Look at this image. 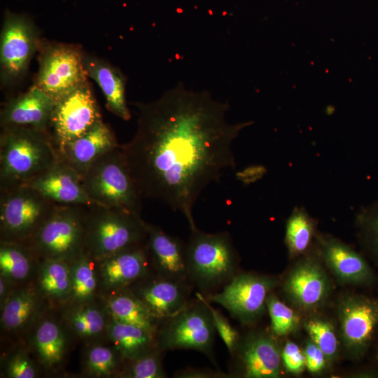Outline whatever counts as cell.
Segmentation results:
<instances>
[{
    "mask_svg": "<svg viewBox=\"0 0 378 378\" xmlns=\"http://www.w3.org/2000/svg\"><path fill=\"white\" fill-rule=\"evenodd\" d=\"M137 127L120 149L143 198L158 200L186 218L205 188L236 161L233 143L252 122L227 120L230 104L180 83L150 102H135Z\"/></svg>",
    "mask_w": 378,
    "mask_h": 378,
    "instance_id": "cell-1",
    "label": "cell"
},
{
    "mask_svg": "<svg viewBox=\"0 0 378 378\" xmlns=\"http://www.w3.org/2000/svg\"><path fill=\"white\" fill-rule=\"evenodd\" d=\"M60 159L49 131L1 128L0 190L26 184Z\"/></svg>",
    "mask_w": 378,
    "mask_h": 378,
    "instance_id": "cell-2",
    "label": "cell"
},
{
    "mask_svg": "<svg viewBox=\"0 0 378 378\" xmlns=\"http://www.w3.org/2000/svg\"><path fill=\"white\" fill-rule=\"evenodd\" d=\"M85 251L99 260L145 243L148 223L140 214L99 204L85 206Z\"/></svg>",
    "mask_w": 378,
    "mask_h": 378,
    "instance_id": "cell-3",
    "label": "cell"
},
{
    "mask_svg": "<svg viewBox=\"0 0 378 378\" xmlns=\"http://www.w3.org/2000/svg\"><path fill=\"white\" fill-rule=\"evenodd\" d=\"M186 257L188 280L203 293L223 287L237 274L238 257L227 232L191 231Z\"/></svg>",
    "mask_w": 378,
    "mask_h": 378,
    "instance_id": "cell-4",
    "label": "cell"
},
{
    "mask_svg": "<svg viewBox=\"0 0 378 378\" xmlns=\"http://www.w3.org/2000/svg\"><path fill=\"white\" fill-rule=\"evenodd\" d=\"M82 181L95 204L140 214L143 197L130 172L120 145L94 162Z\"/></svg>",
    "mask_w": 378,
    "mask_h": 378,
    "instance_id": "cell-5",
    "label": "cell"
},
{
    "mask_svg": "<svg viewBox=\"0 0 378 378\" xmlns=\"http://www.w3.org/2000/svg\"><path fill=\"white\" fill-rule=\"evenodd\" d=\"M85 206L57 204L29 246L41 260L71 262L85 251Z\"/></svg>",
    "mask_w": 378,
    "mask_h": 378,
    "instance_id": "cell-6",
    "label": "cell"
},
{
    "mask_svg": "<svg viewBox=\"0 0 378 378\" xmlns=\"http://www.w3.org/2000/svg\"><path fill=\"white\" fill-rule=\"evenodd\" d=\"M57 205L27 185L1 190V241L28 246Z\"/></svg>",
    "mask_w": 378,
    "mask_h": 378,
    "instance_id": "cell-7",
    "label": "cell"
},
{
    "mask_svg": "<svg viewBox=\"0 0 378 378\" xmlns=\"http://www.w3.org/2000/svg\"><path fill=\"white\" fill-rule=\"evenodd\" d=\"M215 332L207 306L197 298L161 323L155 334L156 347L162 352L192 349L212 358Z\"/></svg>",
    "mask_w": 378,
    "mask_h": 378,
    "instance_id": "cell-8",
    "label": "cell"
},
{
    "mask_svg": "<svg viewBox=\"0 0 378 378\" xmlns=\"http://www.w3.org/2000/svg\"><path fill=\"white\" fill-rule=\"evenodd\" d=\"M35 85L55 102L88 82L84 52L77 45L41 42Z\"/></svg>",
    "mask_w": 378,
    "mask_h": 378,
    "instance_id": "cell-9",
    "label": "cell"
},
{
    "mask_svg": "<svg viewBox=\"0 0 378 378\" xmlns=\"http://www.w3.org/2000/svg\"><path fill=\"white\" fill-rule=\"evenodd\" d=\"M41 42L37 27L29 18L5 11L0 35L1 87L13 85L24 76Z\"/></svg>",
    "mask_w": 378,
    "mask_h": 378,
    "instance_id": "cell-10",
    "label": "cell"
},
{
    "mask_svg": "<svg viewBox=\"0 0 378 378\" xmlns=\"http://www.w3.org/2000/svg\"><path fill=\"white\" fill-rule=\"evenodd\" d=\"M278 284L271 276L237 273L220 291L203 295L209 302L220 305L241 323L249 326L265 314L267 298Z\"/></svg>",
    "mask_w": 378,
    "mask_h": 378,
    "instance_id": "cell-11",
    "label": "cell"
},
{
    "mask_svg": "<svg viewBox=\"0 0 378 378\" xmlns=\"http://www.w3.org/2000/svg\"><path fill=\"white\" fill-rule=\"evenodd\" d=\"M102 119L88 82L55 102L49 132L59 152Z\"/></svg>",
    "mask_w": 378,
    "mask_h": 378,
    "instance_id": "cell-12",
    "label": "cell"
},
{
    "mask_svg": "<svg viewBox=\"0 0 378 378\" xmlns=\"http://www.w3.org/2000/svg\"><path fill=\"white\" fill-rule=\"evenodd\" d=\"M340 334L347 355L360 359L378 330V298L347 294L337 304Z\"/></svg>",
    "mask_w": 378,
    "mask_h": 378,
    "instance_id": "cell-13",
    "label": "cell"
},
{
    "mask_svg": "<svg viewBox=\"0 0 378 378\" xmlns=\"http://www.w3.org/2000/svg\"><path fill=\"white\" fill-rule=\"evenodd\" d=\"M281 349L271 332L251 331L239 338L232 355L236 369L231 375L246 378H278L281 374Z\"/></svg>",
    "mask_w": 378,
    "mask_h": 378,
    "instance_id": "cell-14",
    "label": "cell"
},
{
    "mask_svg": "<svg viewBox=\"0 0 378 378\" xmlns=\"http://www.w3.org/2000/svg\"><path fill=\"white\" fill-rule=\"evenodd\" d=\"M282 290L297 308L312 312L326 302L332 291V284L321 263L313 257H306L288 273Z\"/></svg>",
    "mask_w": 378,
    "mask_h": 378,
    "instance_id": "cell-15",
    "label": "cell"
},
{
    "mask_svg": "<svg viewBox=\"0 0 378 378\" xmlns=\"http://www.w3.org/2000/svg\"><path fill=\"white\" fill-rule=\"evenodd\" d=\"M145 276L129 287L150 313L161 323L183 309L190 302V283L158 274Z\"/></svg>",
    "mask_w": 378,
    "mask_h": 378,
    "instance_id": "cell-16",
    "label": "cell"
},
{
    "mask_svg": "<svg viewBox=\"0 0 378 378\" xmlns=\"http://www.w3.org/2000/svg\"><path fill=\"white\" fill-rule=\"evenodd\" d=\"M24 185L56 204H95L84 188L82 176L61 159Z\"/></svg>",
    "mask_w": 378,
    "mask_h": 378,
    "instance_id": "cell-17",
    "label": "cell"
},
{
    "mask_svg": "<svg viewBox=\"0 0 378 378\" xmlns=\"http://www.w3.org/2000/svg\"><path fill=\"white\" fill-rule=\"evenodd\" d=\"M97 261L100 287L110 293L130 287L151 267L145 243Z\"/></svg>",
    "mask_w": 378,
    "mask_h": 378,
    "instance_id": "cell-18",
    "label": "cell"
},
{
    "mask_svg": "<svg viewBox=\"0 0 378 378\" xmlns=\"http://www.w3.org/2000/svg\"><path fill=\"white\" fill-rule=\"evenodd\" d=\"M55 101L35 84L22 94L8 100L0 113L1 128L29 127L49 131Z\"/></svg>",
    "mask_w": 378,
    "mask_h": 378,
    "instance_id": "cell-19",
    "label": "cell"
},
{
    "mask_svg": "<svg viewBox=\"0 0 378 378\" xmlns=\"http://www.w3.org/2000/svg\"><path fill=\"white\" fill-rule=\"evenodd\" d=\"M321 257L326 266L342 284H369L374 274L364 258L341 241L326 235L318 237Z\"/></svg>",
    "mask_w": 378,
    "mask_h": 378,
    "instance_id": "cell-20",
    "label": "cell"
},
{
    "mask_svg": "<svg viewBox=\"0 0 378 378\" xmlns=\"http://www.w3.org/2000/svg\"><path fill=\"white\" fill-rule=\"evenodd\" d=\"M151 267L163 277L189 281L186 257V244L160 227L148 223L145 241Z\"/></svg>",
    "mask_w": 378,
    "mask_h": 378,
    "instance_id": "cell-21",
    "label": "cell"
},
{
    "mask_svg": "<svg viewBox=\"0 0 378 378\" xmlns=\"http://www.w3.org/2000/svg\"><path fill=\"white\" fill-rule=\"evenodd\" d=\"M120 146L114 132L102 119L59 152L61 160L82 176L99 158Z\"/></svg>",
    "mask_w": 378,
    "mask_h": 378,
    "instance_id": "cell-22",
    "label": "cell"
},
{
    "mask_svg": "<svg viewBox=\"0 0 378 378\" xmlns=\"http://www.w3.org/2000/svg\"><path fill=\"white\" fill-rule=\"evenodd\" d=\"M83 64L88 77L101 89L107 109L122 120H129L131 113L126 100V79L122 73L107 61L85 52Z\"/></svg>",
    "mask_w": 378,
    "mask_h": 378,
    "instance_id": "cell-23",
    "label": "cell"
},
{
    "mask_svg": "<svg viewBox=\"0 0 378 378\" xmlns=\"http://www.w3.org/2000/svg\"><path fill=\"white\" fill-rule=\"evenodd\" d=\"M43 299L36 286L26 284L13 290L1 306V326L9 333H20L32 325Z\"/></svg>",
    "mask_w": 378,
    "mask_h": 378,
    "instance_id": "cell-24",
    "label": "cell"
},
{
    "mask_svg": "<svg viewBox=\"0 0 378 378\" xmlns=\"http://www.w3.org/2000/svg\"><path fill=\"white\" fill-rule=\"evenodd\" d=\"M67 342L63 327L49 316L37 323L31 340L38 361L47 370L62 364L67 351Z\"/></svg>",
    "mask_w": 378,
    "mask_h": 378,
    "instance_id": "cell-25",
    "label": "cell"
},
{
    "mask_svg": "<svg viewBox=\"0 0 378 378\" xmlns=\"http://www.w3.org/2000/svg\"><path fill=\"white\" fill-rule=\"evenodd\" d=\"M110 293L104 303L111 318L156 334L161 322L150 313L130 288Z\"/></svg>",
    "mask_w": 378,
    "mask_h": 378,
    "instance_id": "cell-26",
    "label": "cell"
},
{
    "mask_svg": "<svg viewBox=\"0 0 378 378\" xmlns=\"http://www.w3.org/2000/svg\"><path fill=\"white\" fill-rule=\"evenodd\" d=\"M66 312V323L71 332L81 340H94L106 333L111 316L105 303L94 300L71 304Z\"/></svg>",
    "mask_w": 378,
    "mask_h": 378,
    "instance_id": "cell-27",
    "label": "cell"
},
{
    "mask_svg": "<svg viewBox=\"0 0 378 378\" xmlns=\"http://www.w3.org/2000/svg\"><path fill=\"white\" fill-rule=\"evenodd\" d=\"M106 334L124 361L156 346L155 335L153 332L111 317Z\"/></svg>",
    "mask_w": 378,
    "mask_h": 378,
    "instance_id": "cell-28",
    "label": "cell"
},
{
    "mask_svg": "<svg viewBox=\"0 0 378 378\" xmlns=\"http://www.w3.org/2000/svg\"><path fill=\"white\" fill-rule=\"evenodd\" d=\"M36 287L43 298L69 302L71 292V264L62 260H41Z\"/></svg>",
    "mask_w": 378,
    "mask_h": 378,
    "instance_id": "cell-29",
    "label": "cell"
},
{
    "mask_svg": "<svg viewBox=\"0 0 378 378\" xmlns=\"http://www.w3.org/2000/svg\"><path fill=\"white\" fill-rule=\"evenodd\" d=\"M38 258L27 245L1 241L0 273L13 285L24 284L32 276Z\"/></svg>",
    "mask_w": 378,
    "mask_h": 378,
    "instance_id": "cell-30",
    "label": "cell"
},
{
    "mask_svg": "<svg viewBox=\"0 0 378 378\" xmlns=\"http://www.w3.org/2000/svg\"><path fill=\"white\" fill-rule=\"evenodd\" d=\"M71 304L94 300L100 287L97 261L84 251L71 263Z\"/></svg>",
    "mask_w": 378,
    "mask_h": 378,
    "instance_id": "cell-31",
    "label": "cell"
},
{
    "mask_svg": "<svg viewBox=\"0 0 378 378\" xmlns=\"http://www.w3.org/2000/svg\"><path fill=\"white\" fill-rule=\"evenodd\" d=\"M314 235V223L302 209L293 211L287 220L285 243L290 257L303 254L309 248Z\"/></svg>",
    "mask_w": 378,
    "mask_h": 378,
    "instance_id": "cell-32",
    "label": "cell"
},
{
    "mask_svg": "<svg viewBox=\"0 0 378 378\" xmlns=\"http://www.w3.org/2000/svg\"><path fill=\"white\" fill-rule=\"evenodd\" d=\"M124 360L115 349L111 346L94 344L90 346L85 356V369L92 377H106L120 373Z\"/></svg>",
    "mask_w": 378,
    "mask_h": 378,
    "instance_id": "cell-33",
    "label": "cell"
},
{
    "mask_svg": "<svg viewBox=\"0 0 378 378\" xmlns=\"http://www.w3.org/2000/svg\"><path fill=\"white\" fill-rule=\"evenodd\" d=\"M163 353L156 346L131 359L125 360L119 374L126 378H164L162 363Z\"/></svg>",
    "mask_w": 378,
    "mask_h": 378,
    "instance_id": "cell-34",
    "label": "cell"
},
{
    "mask_svg": "<svg viewBox=\"0 0 378 378\" xmlns=\"http://www.w3.org/2000/svg\"><path fill=\"white\" fill-rule=\"evenodd\" d=\"M304 328L309 339L325 354L328 365L333 363L338 356L339 341L332 324L325 318L312 316L304 322Z\"/></svg>",
    "mask_w": 378,
    "mask_h": 378,
    "instance_id": "cell-35",
    "label": "cell"
},
{
    "mask_svg": "<svg viewBox=\"0 0 378 378\" xmlns=\"http://www.w3.org/2000/svg\"><path fill=\"white\" fill-rule=\"evenodd\" d=\"M267 309L270 317L271 332L275 337H284L296 330L299 316L272 292L267 300Z\"/></svg>",
    "mask_w": 378,
    "mask_h": 378,
    "instance_id": "cell-36",
    "label": "cell"
},
{
    "mask_svg": "<svg viewBox=\"0 0 378 378\" xmlns=\"http://www.w3.org/2000/svg\"><path fill=\"white\" fill-rule=\"evenodd\" d=\"M195 295L197 298L203 301L207 306L211 313L216 330L225 343L229 353L232 355L240 338L239 332L230 324L227 318L220 311L215 309L206 300L202 292H197Z\"/></svg>",
    "mask_w": 378,
    "mask_h": 378,
    "instance_id": "cell-37",
    "label": "cell"
},
{
    "mask_svg": "<svg viewBox=\"0 0 378 378\" xmlns=\"http://www.w3.org/2000/svg\"><path fill=\"white\" fill-rule=\"evenodd\" d=\"M4 372L9 378H35L38 376L34 361L22 350L15 351L8 358Z\"/></svg>",
    "mask_w": 378,
    "mask_h": 378,
    "instance_id": "cell-38",
    "label": "cell"
},
{
    "mask_svg": "<svg viewBox=\"0 0 378 378\" xmlns=\"http://www.w3.org/2000/svg\"><path fill=\"white\" fill-rule=\"evenodd\" d=\"M360 223L365 242L378 258V203L363 212Z\"/></svg>",
    "mask_w": 378,
    "mask_h": 378,
    "instance_id": "cell-39",
    "label": "cell"
},
{
    "mask_svg": "<svg viewBox=\"0 0 378 378\" xmlns=\"http://www.w3.org/2000/svg\"><path fill=\"white\" fill-rule=\"evenodd\" d=\"M282 365L293 374H300L306 368L304 352L292 341H287L281 351Z\"/></svg>",
    "mask_w": 378,
    "mask_h": 378,
    "instance_id": "cell-40",
    "label": "cell"
},
{
    "mask_svg": "<svg viewBox=\"0 0 378 378\" xmlns=\"http://www.w3.org/2000/svg\"><path fill=\"white\" fill-rule=\"evenodd\" d=\"M303 352L305 356L306 368L310 372L319 373L328 365L323 352L310 339L306 342Z\"/></svg>",
    "mask_w": 378,
    "mask_h": 378,
    "instance_id": "cell-41",
    "label": "cell"
},
{
    "mask_svg": "<svg viewBox=\"0 0 378 378\" xmlns=\"http://www.w3.org/2000/svg\"><path fill=\"white\" fill-rule=\"evenodd\" d=\"M230 374L209 369L187 368L176 372L174 377L177 378H229Z\"/></svg>",
    "mask_w": 378,
    "mask_h": 378,
    "instance_id": "cell-42",
    "label": "cell"
},
{
    "mask_svg": "<svg viewBox=\"0 0 378 378\" xmlns=\"http://www.w3.org/2000/svg\"><path fill=\"white\" fill-rule=\"evenodd\" d=\"M13 284L5 277L0 275V302L1 306L5 302L7 298L13 291L10 287Z\"/></svg>",
    "mask_w": 378,
    "mask_h": 378,
    "instance_id": "cell-43",
    "label": "cell"
}]
</instances>
